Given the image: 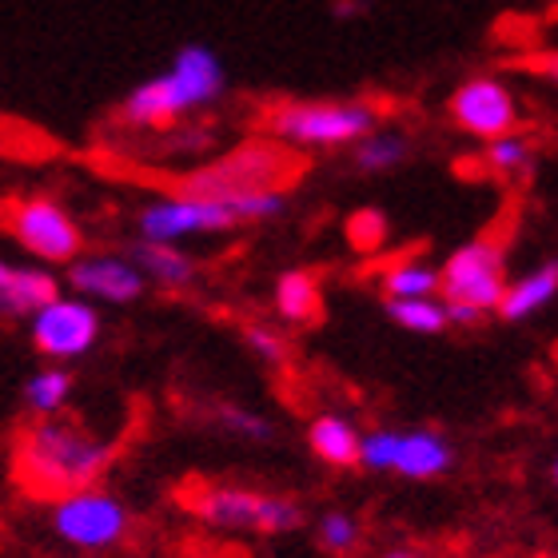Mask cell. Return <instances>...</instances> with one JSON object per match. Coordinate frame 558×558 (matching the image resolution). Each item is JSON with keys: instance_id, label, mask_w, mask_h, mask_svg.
<instances>
[{"instance_id": "6da1fadb", "label": "cell", "mask_w": 558, "mask_h": 558, "mask_svg": "<svg viewBox=\"0 0 558 558\" xmlns=\"http://www.w3.org/2000/svg\"><path fill=\"white\" fill-rule=\"evenodd\" d=\"M112 463V442L64 415L36 418L16 442V478L40 499H64L96 487Z\"/></svg>"}, {"instance_id": "7a4b0ae2", "label": "cell", "mask_w": 558, "mask_h": 558, "mask_svg": "<svg viewBox=\"0 0 558 558\" xmlns=\"http://www.w3.org/2000/svg\"><path fill=\"white\" fill-rule=\"evenodd\" d=\"M223 88H228V76L220 57L204 45H187L175 52L172 69L129 93V100L120 105V120L132 132H168L199 108L216 105Z\"/></svg>"}, {"instance_id": "3957f363", "label": "cell", "mask_w": 558, "mask_h": 558, "mask_svg": "<svg viewBox=\"0 0 558 558\" xmlns=\"http://www.w3.org/2000/svg\"><path fill=\"white\" fill-rule=\"evenodd\" d=\"M507 256L495 240H471L454 247L439 268V300L447 307V324L475 327L495 312L507 291Z\"/></svg>"}, {"instance_id": "277c9868", "label": "cell", "mask_w": 558, "mask_h": 558, "mask_svg": "<svg viewBox=\"0 0 558 558\" xmlns=\"http://www.w3.org/2000/svg\"><path fill=\"white\" fill-rule=\"evenodd\" d=\"M379 124V108L363 100H288L268 108L264 129L288 148H343Z\"/></svg>"}, {"instance_id": "5b68a950", "label": "cell", "mask_w": 558, "mask_h": 558, "mask_svg": "<svg viewBox=\"0 0 558 558\" xmlns=\"http://www.w3.org/2000/svg\"><path fill=\"white\" fill-rule=\"evenodd\" d=\"M300 172V163L283 144H247L235 156H223V160L199 168L196 175H187L184 192L187 196H240V192H259V187H271V192H283L291 175Z\"/></svg>"}, {"instance_id": "8992f818", "label": "cell", "mask_w": 558, "mask_h": 558, "mask_svg": "<svg viewBox=\"0 0 558 558\" xmlns=\"http://www.w3.org/2000/svg\"><path fill=\"white\" fill-rule=\"evenodd\" d=\"M360 466L411 478V483H427V478H439L451 471L454 447L430 427H415V430L379 427L360 435Z\"/></svg>"}, {"instance_id": "52a82bcc", "label": "cell", "mask_w": 558, "mask_h": 558, "mask_svg": "<svg viewBox=\"0 0 558 558\" xmlns=\"http://www.w3.org/2000/svg\"><path fill=\"white\" fill-rule=\"evenodd\" d=\"M196 514L220 531H252V535H288L303 523V507L283 495H264L252 487H204L196 495Z\"/></svg>"}, {"instance_id": "ba28073f", "label": "cell", "mask_w": 558, "mask_h": 558, "mask_svg": "<svg viewBox=\"0 0 558 558\" xmlns=\"http://www.w3.org/2000/svg\"><path fill=\"white\" fill-rule=\"evenodd\" d=\"M0 228L40 264H72L84 247L76 220L48 196L4 199L0 204Z\"/></svg>"}, {"instance_id": "9c48e42d", "label": "cell", "mask_w": 558, "mask_h": 558, "mask_svg": "<svg viewBox=\"0 0 558 558\" xmlns=\"http://www.w3.org/2000/svg\"><path fill=\"white\" fill-rule=\"evenodd\" d=\"M129 507L105 487L72 490L52 502V531L76 550H112L129 538Z\"/></svg>"}, {"instance_id": "30bf717a", "label": "cell", "mask_w": 558, "mask_h": 558, "mask_svg": "<svg viewBox=\"0 0 558 558\" xmlns=\"http://www.w3.org/2000/svg\"><path fill=\"white\" fill-rule=\"evenodd\" d=\"M235 228V216L223 199L208 196H163L151 199L148 208L140 211V240L144 244H180L187 235H208V232H228Z\"/></svg>"}, {"instance_id": "8fae6325", "label": "cell", "mask_w": 558, "mask_h": 558, "mask_svg": "<svg viewBox=\"0 0 558 558\" xmlns=\"http://www.w3.org/2000/svg\"><path fill=\"white\" fill-rule=\"evenodd\" d=\"M100 339V315L76 295H57L33 315V343L48 360H81Z\"/></svg>"}, {"instance_id": "7c38bea8", "label": "cell", "mask_w": 558, "mask_h": 558, "mask_svg": "<svg viewBox=\"0 0 558 558\" xmlns=\"http://www.w3.org/2000/svg\"><path fill=\"white\" fill-rule=\"evenodd\" d=\"M451 120L466 136L478 140H499L519 129V105L514 93L495 76H475V81L459 84L451 96Z\"/></svg>"}, {"instance_id": "4fadbf2b", "label": "cell", "mask_w": 558, "mask_h": 558, "mask_svg": "<svg viewBox=\"0 0 558 558\" xmlns=\"http://www.w3.org/2000/svg\"><path fill=\"white\" fill-rule=\"evenodd\" d=\"M69 283L84 303H136L144 295V276L124 256H76L69 264Z\"/></svg>"}, {"instance_id": "5bb4252c", "label": "cell", "mask_w": 558, "mask_h": 558, "mask_svg": "<svg viewBox=\"0 0 558 558\" xmlns=\"http://www.w3.org/2000/svg\"><path fill=\"white\" fill-rule=\"evenodd\" d=\"M57 295H60V283L52 271L0 259V315H9V319H33Z\"/></svg>"}, {"instance_id": "9a60e30c", "label": "cell", "mask_w": 558, "mask_h": 558, "mask_svg": "<svg viewBox=\"0 0 558 558\" xmlns=\"http://www.w3.org/2000/svg\"><path fill=\"white\" fill-rule=\"evenodd\" d=\"M555 295H558V264L550 259L543 268L526 271V276H519L514 283H507L495 312H499L502 319L519 324V319H531V315H538L543 307H550Z\"/></svg>"}, {"instance_id": "2e32d148", "label": "cell", "mask_w": 558, "mask_h": 558, "mask_svg": "<svg viewBox=\"0 0 558 558\" xmlns=\"http://www.w3.org/2000/svg\"><path fill=\"white\" fill-rule=\"evenodd\" d=\"M132 264L144 276V283L151 279V283H160L168 291H180L196 279V259L172 244H144L140 240L136 252H132Z\"/></svg>"}, {"instance_id": "e0dca14e", "label": "cell", "mask_w": 558, "mask_h": 558, "mask_svg": "<svg viewBox=\"0 0 558 558\" xmlns=\"http://www.w3.org/2000/svg\"><path fill=\"white\" fill-rule=\"evenodd\" d=\"M307 442H312L315 459H324L331 466H360V427L343 415H319L307 427Z\"/></svg>"}, {"instance_id": "ac0fdd59", "label": "cell", "mask_w": 558, "mask_h": 558, "mask_svg": "<svg viewBox=\"0 0 558 558\" xmlns=\"http://www.w3.org/2000/svg\"><path fill=\"white\" fill-rule=\"evenodd\" d=\"M276 312L288 324H315L324 312V291L312 271H283L276 283Z\"/></svg>"}, {"instance_id": "d6986e66", "label": "cell", "mask_w": 558, "mask_h": 558, "mask_svg": "<svg viewBox=\"0 0 558 558\" xmlns=\"http://www.w3.org/2000/svg\"><path fill=\"white\" fill-rule=\"evenodd\" d=\"M379 283H384L387 300H430V295H439V268H430L427 259L418 256H403L387 264Z\"/></svg>"}, {"instance_id": "ffe728a7", "label": "cell", "mask_w": 558, "mask_h": 558, "mask_svg": "<svg viewBox=\"0 0 558 558\" xmlns=\"http://www.w3.org/2000/svg\"><path fill=\"white\" fill-rule=\"evenodd\" d=\"M411 140L396 129H372L367 136L355 144V168L360 172H391L399 163L408 160Z\"/></svg>"}, {"instance_id": "44dd1931", "label": "cell", "mask_w": 558, "mask_h": 558, "mask_svg": "<svg viewBox=\"0 0 558 558\" xmlns=\"http://www.w3.org/2000/svg\"><path fill=\"white\" fill-rule=\"evenodd\" d=\"M72 399V375L64 367H40V372L24 384V403L36 418L60 415L64 403Z\"/></svg>"}, {"instance_id": "7402d4cb", "label": "cell", "mask_w": 558, "mask_h": 558, "mask_svg": "<svg viewBox=\"0 0 558 558\" xmlns=\"http://www.w3.org/2000/svg\"><path fill=\"white\" fill-rule=\"evenodd\" d=\"M387 315L411 336H439L451 327L439 295H430V300H387Z\"/></svg>"}, {"instance_id": "603a6c76", "label": "cell", "mask_w": 558, "mask_h": 558, "mask_svg": "<svg viewBox=\"0 0 558 558\" xmlns=\"http://www.w3.org/2000/svg\"><path fill=\"white\" fill-rule=\"evenodd\" d=\"M535 148H531V140L511 132V136H499V140H487V151H483V163H487L490 172L499 175H519L531 163Z\"/></svg>"}, {"instance_id": "cb8c5ba5", "label": "cell", "mask_w": 558, "mask_h": 558, "mask_svg": "<svg viewBox=\"0 0 558 558\" xmlns=\"http://www.w3.org/2000/svg\"><path fill=\"white\" fill-rule=\"evenodd\" d=\"M315 535H319V543H324L331 555H351V550L360 547L363 526H360V519L348 511H327L324 519L315 523Z\"/></svg>"}, {"instance_id": "d4e9b609", "label": "cell", "mask_w": 558, "mask_h": 558, "mask_svg": "<svg viewBox=\"0 0 558 558\" xmlns=\"http://www.w3.org/2000/svg\"><path fill=\"white\" fill-rule=\"evenodd\" d=\"M348 240L355 252H379L387 244V216L375 208L355 211L348 220Z\"/></svg>"}, {"instance_id": "484cf974", "label": "cell", "mask_w": 558, "mask_h": 558, "mask_svg": "<svg viewBox=\"0 0 558 558\" xmlns=\"http://www.w3.org/2000/svg\"><path fill=\"white\" fill-rule=\"evenodd\" d=\"M216 418H220L223 430H232V435H240V439H252V442H264L271 439V423L259 411H247V408H220L216 411Z\"/></svg>"}, {"instance_id": "4316f807", "label": "cell", "mask_w": 558, "mask_h": 558, "mask_svg": "<svg viewBox=\"0 0 558 558\" xmlns=\"http://www.w3.org/2000/svg\"><path fill=\"white\" fill-rule=\"evenodd\" d=\"M244 339H247V348L256 351L264 363H271V367H279V363L288 360V343H283V336H279V331H271V327L252 324L244 331Z\"/></svg>"}, {"instance_id": "83f0119b", "label": "cell", "mask_w": 558, "mask_h": 558, "mask_svg": "<svg viewBox=\"0 0 558 558\" xmlns=\"http://www.w3.org/2000/svg\"><path fill=\"white\" fill-rule=\"evenodd\" d=\"M211 144V132L199 129V124H175L168 129V140H163V148L172 151H204Z\"/></svg>"}, {"instance_id": "f1b7e54d", "label": "cell", "mask_w": 558, "mask_h": 558, "mask_svg": "<svg viewBox=\"0 0 558 558\" xmlns=\"http://www.w3.org/2000/svg\"><path fill=\"white\" fill-rule=\"evenodd\" d=\"M363 9H367L363 0H336V16H343V21H351V16H360Z\"/></svg>"}, {"instance_id": "f546056e", "label": "cell", "mask_w": 558, "mask_h": 558, "mask_svg": "<svg viewBox=\"0 0 558 558\" xmlns=\"http://www.w3.org/2000/svg\"><path fill=\"white\" fill-rule=\"evenodd\" d=\"M384 558H418V555H415V550H387Z\"/></svg>"}]
</instances>
